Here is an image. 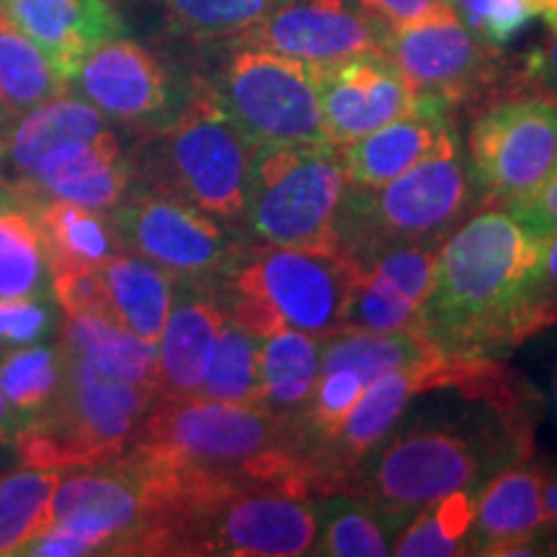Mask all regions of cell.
Instances as JSON below:
<instances>
[{"label": "cell", "mask_w": 557, "mask_h": 557, "mask_svg": "<svg viewBox=\"0 0 557 557\" xmlns=\"http://www.w3.org/2000/svg\"><path fill=\"white\" fill-rule=\"evenodd\" d=\"M549 555H557V542H553V547H549Z\"/></svg>", "instance_id": "cell-50"}, {"label": "cell", "mask_w": 557, "mask_h": 557, "mask_svg": "<svg viewBox=\"0 0 557 557\" xmlns=\"http://www.w3.org/2000/svg\"><path fill=\"white\" fill-rule=\"evenodd\" d=\"M447 111L421 103L416 111L369 135L341 145V163L348 184L380 186L403 176V173L451 148L459 137L451 129Z\"/></svg>", "instance_id": "cell-23"}, {"label": "cell", "mask_w": 557, "mask_h": 557, "mask_svg": "<svg viewBox=\"0 0 557 557\" xmlns=\"http://www.w3.org/2000/svg\"><path fill=\"white\" fill-rule=\"evenodd\" d=\"M357 261L338 253L250 243L218 282L227 318L256 336L292 329L310 336L341 331Z\"/></svg>", "instance_id": "cell-4"}, {"label": "cell", "mask_w": 557, "mask_h": 557, "mask_svg": "<svg viewBox=\"0 0 557 557\" xmlns=\"http://www.w3.org/2000/svg\"><path fill=\"white\" fill-rule=\"evenodd\" d=\"M540 256L542 240L506 207L472 212L438 246L423 336L462 359H496L519 346Z\"/></svg>", "instance_id": "cell-2"}, {"label": "cell", "mask_w": 557, "mask_h": 557, "mask_svg": "<svg viewBox=\"0 0 557 557\" xmlns=\"http://www.w3.org/2000/svg\"><path fill=\"white\" fill-rule=\"evenodd\" d=\"M480 199L462 145L436 152L380 186H346L338 220V253H367L406 243H444Z\"/></svg>", "instance_id": "cell-6"}, {"label": "cell", "mask_w": 557, "mask_h": 557, "mask_svg": "<svg viewBox=\"0 0 557 557\" xmlns=\"http://www.w3.org/2000/svg\"><path fill=\"white\" fill-rule=\"evenodd\" d=\"M282 0H158L165 24L201 45H230L253 29Z\"/></svg>", "instance_id": "cell-34"}, {"label": "cell", "mask_w": 557, "mask_h": 557, "mask_svg": "<svg viewBox=\"0 0 557 557\" xmlns=\"http://www.w3.org/2000/svg\"><path fill=\"white\" fill-rule=\"evenodd\" d=\"M5 127H9V120H5L3 111H0V135H3V129H5Z\"/></svg>", "instance_id": "cell-49"}, {"label": "cell", "mask_w": 557, "mask_h": 557, "mask_svg": "<svg viewBox=\"0 0 557 557\" xmlns=\"http://www.w3.org/2000/svg\"><path fill=\"white\" fill-rule=\"evenodd\" d=\"M542 537L547 540V549L557 542V465L542 462Z\"/></svg>", "instance_id": "cell-45"}, {"label": "cell", "mask_w": 557, "mask_h": 557, "mask_svg": "<svg viewBox=\"0 0 557 557\" xmlns=\"http://www.w3.org/2000/svg\"><path fill=\"white\" fill-rule=\"evenodd\" d=\"M32 205L50 269L101 267L120 250V240L107 212L62 199H37Z\"/></svg>", "instance_id": "cell-29"}, {"label": "cell", "mask_w": 557, "mask_h": 557, "mask_svg": "<svg viewBox=\"0 0 557 557\" xmlns=\"http://www.w3.org/2000/svg\"><path fill=\"white\" fill-rule=\"evenodd\" d=\"M109 218L120 248L186 282L218 284L253 243L246 233L209 218L189 201L143 184L132 186Z\"/></svg>", "instance_id": "cell-10"}, {"label": "cell", "mask_w": 557, "mask_h": 557, "mask_svg": "<svg viewBox=\"0 0 557 557\" xmlns=\"http://www.w3.org/2000/svg\"><path fill=\"white\" fill-rule=\"evenodd\" d=\"M47 269L34 205L11 189L0 197V297L41 295Z\"/></svg>", "instance_id": "cell-33"}, {"label": "cell", "mask_w": 557, "mask_h": 557, "mask_svg": "<svg viewBox=\"0 0 557 557\" xmlns=\"http://www.w3.org/2000/svg\"><path fill=\"white\" fill-rule=\"evenodd\" d=\"M465 406L408 413L351 472L344 491L387 511H416L459 491H480L532 455L534 403L527 389L504 398L462 389Z\"/></svg>", "instance_id": "cell-1"}, {"label": "cell", "mask_w": 557, "mask_h": 557, "mask_svg": "<svg viewBox=\"0 0 557 557\" xmlns=\"http://www.w3.org/2000/svg\"><path fill=\"white\" fill-rule=\"evenodd\" d=\"M357 5L387 34L438 11L451 9L449 0H357Z\"/></svg>", "instance_id": "cell-44"}, {"label": "cell", "mask_w": 557, "mask_h": 557, "mask_svg": "<svg viewBox=\"0 0 557 557\" xmlns=\"http://www.w3.org/2000/svg\"><path fill=\"white\" fill-rule=\"evenodd\" d=\"M496 367L493 359H462L436 351L426 359L389 369L369 385L357 406L348 410L336 436L315 468V496L344 491L348 475L400 423L410 403L431 389L468 387Z\"/></svg>", "instance_id": "cell-14"}, {"label": "cell", "mask_w": 557, "mask_h": 557, "mask_svg": "<svg viewBox=\"0 0 557 557\" xmlns=\"http://www.w3.org/2000/svg\"><path fill=\"white\" fill-rule=\"evenodd\" d=\"M323 338L282 329L261 338L259 408L289 426L305 413L320 374Z\"/></svg>", "instance_id": "cell-27"}, {"label": "cell", "mask_w": 557, "mask_h": 557, "mask_svg": "<svg viewBox=\"0 0 557 557\" xmlns=\"http://www.w3.org/2000/svg\"><path fill=\"white\" fill-rule=\"evenodd\" d=\"M261 336L227 318L222 325L212 364L199 387V398L230 403V406H259Z\"/></svg>", "instance_id": "cell-35"}, {"label": "cell", "mask_w": 557, "mask_h": 557, "mask_svg": "<svg viewBox=\"0 0 557 557\" xmlns=\"http://www.w3.org/2000/svg\"><path fill=\"white\" fill-rule=\"evenodd\" d=\"M3 13L37 41L67 83L96 47L124 34L114 0H5Z\"/></svg>", "instance_id": "cell-22"}, {"label": "cell", "mask_w": 557, "mask_h": 557, "mask_svg": "<svg viewBox=\"0 0 557 557\" xmlns=\"http://www.w3.org/2000/svg\"><path fill=\"white\" fill-rule=\"evenodd\" d=\"M227 312L218 284L176 278L173 305L158 338L160 398H191L199 395Z\"/></svg>", "instance_id": "cell-21"}, {"label": "cell", "mask_w": 557, "mask_h": 557, "mask_svg": "<svg viewBox=\"0 0 557 557\" xmlns=\"http://www.w3.org/2000/svg\"><path fill=\"white\" fill-rule=\"evenodd\" d=\"M3 9H5V0H0V13H3Z\"/></svg>", "instance_id": "cell-52"}, {"label": "cell", "mask_w": 557, "mask_h": 557, "mask_svg": "<svg viewBox=\"0 0 557 557\" xmlns=\"http://www.w3.org/2000/svg\"><path fill=\"white\" fill-rule=\"evenodd\" d=\"M256 145L227 116L207 78L165 127L132 156L135 184L173 194L209 218L246 233L248 176Z\"/></svg>", "instance_id": "cell-3"}, {"label": "cell", "mask_w": 557, "mask_h": 557, "mask_svg": "<svg viewBox=\"0 0 557 557\" xmlns=\"http://www.w3.org/2000/svg\"><path fill=\"white\" fill-rule=\"evenodd\" d=\"M504 50L485 45L455 11H438L387 34L385 54L406 75L426 107L444 109L480 101L504 90L508 70Z\"/></svg>", "instance_id": "cell-13"}, {"label": "cell", "mask_w": 557, "mask_h": 557, "mask_svg": "<svg viewBox=\"0 0 557 557\" xmlns=\"http://www.w3.org/2000/svg\"><path fill=\"white\" fill-rule=\"evenodd\" d=\"M52 329L45 297H0V346L39 344Z\"/></svg>", "instance_id": "cell-42"}, {"label": "cell", "mask_w": 557, "mask_h": 557, "mask_svg": "<svg viewBox=\"0 0 557 557\" xmlns=\"http://www.w3.org/2000/svg\"><path fill=\"white\" fill-rule=\"evenodd\" d=\"M318 534L315 498L276 485H238L191 517L171 555L299 557Z\"/></svg>", "instance_id": "cell-12"}, {"label": "cell", "mask_w": 557, "mask_h": 557, "mask_svg": "<svg viewBox=\"0 0 557 557\" xmlns=\"http://www.w3.org/2000/svg\"><path fill=\"white\" fill-rule=\"evenodd\" d=\"M235 41L287 54L305 65H325L354 54L385 52L387 32L357 0H282Z\"/></svg>", "instance_id": "cell-19"}, {"label": "cell", "mask_w": 557, "mask_h": 557, "mask_svg": "<svg viewBox=\"0 0 557 557\" xmlns=\"http://www.w3.org/2000/svg\"><path fill=\"white\" fill-rule=\"evenodd\" d=\"M111 122L81 96L62 94L9 122L0 135V178L13 191L29 186L67 152L99 137Z\"/></svg>", "instance_id": "cell-20"}, {"label": "cell", "mask_w": 557, "mask_h": 557, "mask_svg": "<svg viewBox=\"0 0 557 557\" xmlns=\"http://www.w3.org/2000/svg\"><path fill=\"white\" fill-rule=\"evenodd\" d=\"M65 374L62 344L0 346V393L9 403L16 434L50 413Z\"/></svg>", "instance_id": "cell-32"}, {"label": "cell", "mask_w": 557, "mask_h": 557, "mask_svg": "<svg viewBox=\"0 0 557 557\" xmlns=\"http://www.w3.org/2000/svg\"><path fill=\"white\" fill-rule=\"evenodd\" d=\"M506 99H542L557 103V24L532 47L517 67L508 70Z\"/></svg>", "instance_id": "cell-39"}, {"label": "cell", "mask_w": 557, "mask_h": 557, "mask_svg": "<svg viewBox=\"0 0 557 557\" xmlns=\"http://www.w3.org/2000/svg\"><path fill=\"white\" fill-rule=\"evenodd\" d=\"M67 90L70 83L45 50L0 13V111L5 120H16Z\"/></svg>", "instance_id": "cell-31"}, {"label": "cell", "mask_w": 557, "mask_h": 557, "mask_svg": "<svg viewBox=\"0 0 557 557\" xmlns=\"http://www.w3.org/2000/svg\"><path fill=\"white\" fill-rule=\"evenodd\" d=\"M50 276L62 315H99L114 320L101 278V267H58L50 269Z\"/></svg>", "instance_id": "cell-40"}, {"label": "cell", "mask_w": 557, "mask_h": 557, "mask_svg": "<svg viewBox=\"0 0 557 557\" xmlns=\"http://www.w3.org/2000/svg\"><path fill=\"white\" fill-rule=\"evenodd\" d=\"M111 318L135 336L158 344L173 305L176 278L156 263L120 248L101 263Z\"/></svg>", "instance_id": "cell-28"}, {"label": "cell", "mask_w": 557, "mask_h": 557, "mask_svg": "<svg viewBox=\"0 0 557 557\" xmlns=\"http://www.w3.org/2000/svg\"><path fill=\"white\" fill-rule=\"evenodd\" d=\"M542 465H508L478 491L468 555L504 557L508 547L542 537Z\"/></svg>", "instance_id": "cell-25"}, {"label": "cell", "mask_w": 557, "mask_h": 557, "mask_svg": "<svg viewBox=\"0 0 557 557\" xmlns=\"http://www.w3.org/2000/svg\"><path fill=\"white\" fill-rule=\"evenodd\" d=\"M442 351L418 333H372L341 329L323 338L320 374L305 413L292 421L289 449L308 472L315 493V468L325 447L344 423L348 410L357 406L361 393L389 369L426 359Z\"/></svg>", "instance_id": "cell-11"}, {"label": "cell", "mask_w": 557, "mask_h": 557, "mask_svg": "<svg viewBox=\"0 0 557 557\" xmlns=\"http://www.w3.org/2000/svg\"><path fill=\"white\" fill-rule=\"evenodd\" d=\"M135 186V163L124 150L122 137L114 127L103 129L99 137L81 145L50 169L41 171L29 186L18 189L21 197L62 199L73 205L111 212Z\"/></svg>", "instance_id": "cell-24"}, {"label": "cell", "mask_w": 557, "mask_h": 557, "mask_svg": "<svg viewBox=\"0 0 557 557\" xmlns=\"http://www.w3.org/2000/svg\"><path fill=\"white\" fill-rule=\"evenodd\" d=\"M65 354V374L50 413L16 434L18 457L41 470H81L107 465L132 447L158 389L101 372L78 354Z\"/></svg>", "instance_id": "cell-5"}, {"label": "cell", "mask_w": 557, "mask_h": 557, "mask_svg": "<svg viewBox=\"0 0 557 557\" xmlns=\"http://www.w3.org/2000/svg\"><path fill=\"white\" fill-rule=\"evenodd\" d=\"M346 186L333 143L259 145L250 158L246 235L263 246L338 253Z\"/></svg>", "instance_id": "cell-7"}, {"label": "cell", "mask_w": 557, "mask_h": 557, "mask_svg": "<svg viewBox=\"0 0 557 557\" xmlns=\"http://www.w3.org/2000/svg\"><path fill=\"white\" fill-rule=\"evenodd\" d=\"M549 403H553V410L557 416V361L553 364V372H549Z\"/></svg>", "instance_id": "cell-48"}, {"label": "cell", "mask_w": 557, "mask_h": 557, "mask_svg": "<svg viewBox=\"0 0 557 557\" xmlns=\"http://www.w3.org/2000/svg\"><path fill=\"white\" fill-rule=\"evenodd\" d=\"M506 209L534 238L545 240L553 233H557V165L545 184L537 186L529 197L506 205Z\"/></svg>", "instance_id": "cell-43"}, {"label": "cell", "mask_w": 557, "mask_h": 557, "mask_svg": "<svg viewBox=\"0 0 557 557\" xmlns=\"http://www.w3.org/2000/svg\"><path fill=\"white\" fill-rule=\"evenodd\" d=\"M557 325V233L542 240V256L527 292L524 341Z\"/></svg>", "instance_id": "cell-41"}, {"label": "cell", "mask_w": 557, "mask_h": 557, "mask_svg": "<svg viewBox=\"0 0 557 557\" xmlns=\"http://www.w3.org/2000/svg\"><path fill=\"white\" fill-rule=\"evenodd\" d=\"M325 132L336 148L385 127L421 107L406 75L385 52L308 65Z\"/></svg>", "instance_id": "cell-17"}, {"label": "cell", "mask_w": 557, "mask_h": 557, "mask_svg": "<svg viewBox=\"0 0 557 557\" xmlns=\"http://www.w3.org/2000/svg\"><path fill=\"white\" fill-rule=\"evenodd\" d=\"M532 21L540 18L542 24H557V0H527Z\"/></svg>", "instance_id": "cell-47"}, {"label": "cell", "mask_w": 557, "mask_h": 557, "mask_svg": "<svg viewBox=\"0 0 557 557\" xmlns=\"http://www.w3.org/2000/svg\"><path fill=\"white\" fill-rule=\"evenodd\" d=\"M13 442H16V421H13L9 403L0 393V447H9Z\"/></svg>", "instance_id": "cell-46"}, {"label": "cell", "mask_w": 557, "mask_h": 557, "mask_svg": "<svg viewBox=\"0 0 557 557\" xmlns=\"http://www.w3.org/2000/svg\"><path fill=\"white\" fill-rule=\"evenodd\" d=\"M65 472L18 468L0 475V557L21 555L45 524L50 500Z\"/></svg>", "instance_id": "cell-36"}, {"label": "cell", "mask_w": 557, "mask_h": 557, "mask_svg": "<svg viewBox=\"0 0 557 557\" xmlns=\"http://www.w3.org/2000/svg\"><path fill=\"white\" fill-rule=\"evenodd\" d=\"M222 47L225 54L207 81L230 120L256 148L331 143L305 62L243 41Z\"/></svg>", "instance_id": "cell-9"}, {"label": "cell", "mask_w": 557, "mask_h": 557, "mask_svg": "<svg viewBox=\"0 0 557 557\" xmlns=\"http://www.w3.org/2000/svg\"><path fill=\"white\" fill-rule=\"evenodd\" d=\"M156 519L150 487L116 457L62 475L45 524L21 555H145Z\"/></svg>", "instance_id": "cell-8"}, {"label": "cell", "mask_w": 557, "mask_h": 557, "mask_svg": "<svg viewBox=\"0 0 557 557\" xmlns=\"http://www.w3.org/2000/svg\"><path fill=\"white\" fill-rule=\"evenodd\" d=\"M318 534L310 555L318 557H387L406 529V513L387 511L348 491L315 498Z\"/></svg>", "instance_id": "cell-26"}, {"label": "cell", "mask_w": 557, "mask_h": 557, "mask_svg": "<svg viewBox=\"0 0 557 557\" xmlns=\"http://www.w3.org/2000/svg\"><path fill=\"white\" fill-rule=\"evenodd\" d=\"M70 86L109 122L160 129L184 109L189 88H181L171 67L139 41L114 37L81 62Z\"/></svg>", "instance_id": "cell-16"}, {"label": "cell", "mask_w": 557, "mask_h": 557, "mask_svg": "<svg viewBox=\"0 0 557 557\" xmlns=\"http://www.w3.org/2000/svg\"><path fill=\"white\" fill-rule=\"evenodd\" d=\"M478 491H459L436 500L408 519L393 555L398 557H455L468 555V537L475 513Z\"/></svg>", "instance_id": "cell-37"}, {"label": "cell", "mask_w": 557, "mask_h": 557, "mask_svg": "<svg viewBox=\"0 0 557 557\" xmlns=\"http://www.w3.org/2000/svg\"><path fill=\"white\" fill-rule=\"evenodd\" d=\"M449 5L485 45L498 50L532 24L527 0H449Z\"/></svg>", "instance_id": "cell-38"}, {"label": "cell", "mask_w": 557, "mask_h": 557, "mask_svg": "<svg viewBox=\"0 0 557 557\" xmlns=\"http://www.w3.org/2000/svg\"><path fill=\"white\" fill-rule=\"evenodd\" d=\"M62 346L111 377L156 387L158 344L135 336L116 320L99 315H65Z\"/></svg>", "instance_id": "cell-30"}, {"label": "cell", "mask_w": 557, "mask_h": 557, "mask_svg": "<svg viewBox=\"0 0 557 557\" xmlns=\"http://www.w3.org/2000/svg\"><path fill=\"white\" fill-rule=\"evenodd\" d=\"M468 163L485 207L529 197L557 165V103L493 101L472 120Z\"/></svg>", "instance_id": "cell-15"}, {"label": "cell", "mask_w": 557, "mask_h": 557, "mask_svg": "<svg viewBox=\"0 0 557 557\" xmlns=\"http://www.w3.org/2000/svg\"><path fill=\"white\" fill-rule=\"evenodd\" d=\"M442 243H406L357 261L341 329L423 336V308L434 284Z\"/></svg>", "instance_id": "cell-18"}, {"label": "cell", "mask_w": 557, "mask_h": 557, "mask_svg": "<svg viewBox=\"0 0 557 557\" xmlns=\"http://www.w3.org/2000/svg\"><path fill=\"white\" fill-rule=\"evenodd\" d=\"M3 191H5V184H3V178H0V197H3Z\"/></svg>", "instance_id": "cell-51"}]
</instances>
